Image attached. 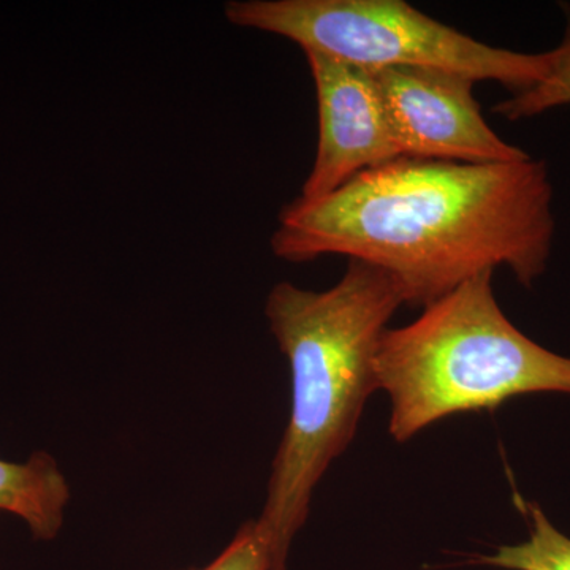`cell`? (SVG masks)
<instances>
[{"instance_id":"cell-1","label":"cell","mask_w":570,"mask_h":570,"mask_svg":"<svg viewBox=\"0 0 570 570\" xmlns=\"http://www.w3.org/2000/svg\"><path fill=\"white\" fill-rule=\"evenodd\" d=\"M553 239V186L543 160L397 157L324 198L285 206L272 249L292 264L344 255L377 266L404 303L425 307L499 266L531 287L547 272Z\"/></svg>"},{"instance_id":"cell-2","label":"cell","mask_w":570,"mask_h":570,"mask_svg":"<svg viewBox=\"0 0 570 570\" xmlns=\"http://www.w3.org/2000/svg\"><path fill=\"white\" fill-rule=\"evenodd\" d=\"M403 294L377 266L348 261L325 292L279 283L265 316L291 367V419L275 461L264 512L257 519L273 554L287 570L292 540L306 523L311 497L332 461L346 452L366 400L377 390L374 354Z\"/></svg>"},{"instance_id":"cell-3","label":"cell","mask_w":570,"mask_h":570,"mask_svg":"<svg viewBox=\"0 0 570 570\" xmlns=\"http://www.w3.org/2000/svg\"><path fill=\"white\" fill-rule=\"evenodd\" d=\"M493 273L471 277L423 307L417 321L381 336L374 377L390 397L389 431L396 442L450 415L493 411L513 396L570 395V358L505 317Z\"/></svg>"},{"instance_id":"cell-4","label":"cell","mask_w":570,"mask_h":570,"mask_svg":"<svg viewBox=\"0 0 570 570\" xmlns=\"http://www.w3.org/2000/svg\"><path fill=\"white\" fill-rule=\"evenodd\" d=\"M224 13L238 28L275 33L303 51L366 70L433 67L520 94L539 85L550 66L549 51L490 47L403 0H230Z\"/></svg>"},{"instance_id":"cell-5","label":"cell","mask_w":570,"mask_h":570,"mask_svg":"<svg viewBox=\"0 0 570 570\" xmlns=\"http://www.w3.org/2000/svg\"><path fill=\"white\" fill-rule=\"evenodd\" d=\"M401 157L459 164H504L530 154L489 126L474 97L475 80L433 67L371 70Z\"/></svg>"},{"instance_id":"cell-6","label":"cell","mask_w":570,"mask_h":570,"mask_svg":"<svg viewBox=\"0 0 570 570\" xmlns=\"http://www.w3.org/2000/svg\"><path fill=\"white\" fill-rule=\"evenodd\" d=\"M305 55L316 88L318 141L298 198L314 202L401 154L373 71L321 52Z\"/></svg>"},{"instance_id":"cell-7","label":"cell","mask_w":570,"mask_h":570,"mask_svg":"<svg viewBox=\"0 0 570 570\" xmlns=\"http://www.w3.org/2000/svg\"><path fill=\"white\" fill-rule=\"evenodd\" d=\"M69 499L67 480L48 453L36 452L24 464L0 460V510L21 517L33 538L58 535Z\"/></svg>"},{"instance_id":"cell-8","label":"cell","mask_w":570,"mask_h":570,"mask_svg":"<svg viewBox=\"0 0 570 570\" xmlns=\"http://www.w3.org/2000/svg\"><path fill=\"white\" fill-rule=\"evenodd\" d=\"M531 534L517 546L499 547L480 557V564L505 570H570V538L562 534L538 504L528 505Z\"/></svg>"},{"instance_id":"cell-9","label":"cell","mask_w":570,"mask_h":570,"mask_svg":"<svg viewBox=\"0 0 570 570\" xmlns=\"http://www.w3.org/2000/svg\"><path fill=\"white\" fill-rule=\"evenodd\" d=\"M566 17L568 21L561 43L549 51L550 66L546 78L534 88L513 94L510 99L494 105L497 115L509 121H521L570 105V9L566 10Z\"/></svg>"},{"instance_id":"cell-10","label":"cell","mask_w":570,"mask_h":570,"mask_svg":"<svg viewBox=\"0 0 570 570\" xmlns=\"http://www.w3.org/2000/svg\"><path fill=\"white\" fill-rule=\"evenodd\" d=\"M190 570H273L272 549L258 530L257 521L250 520L239 528L216 560L205 568Z\"/></svg>"}]
</instances>
